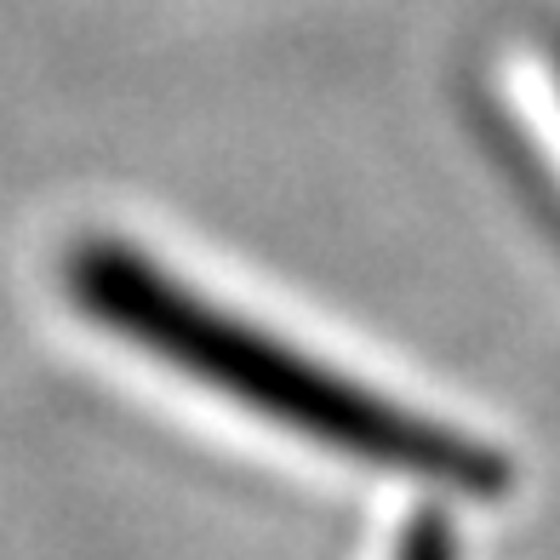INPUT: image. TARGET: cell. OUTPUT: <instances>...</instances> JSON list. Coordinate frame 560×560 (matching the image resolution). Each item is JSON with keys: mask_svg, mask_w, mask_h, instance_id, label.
I'll list each match as a JSON object with an SVG mask.
<instances>
[{"mask_svg": "<svg viewBox=\"0 0 560 560\" xmlns=\"http://www.w3.org/2000/svg\"><path fill=\"white\" fill-rule=\"evenodd\" d=\"M63 275H69V298L97 326L161 354L184 377L218 389L235 406H252L258 418L292 429L303 441L452 492L509 487V464L492 446L457 435L446 423H429L412 406L372 395L354 377L320 366L315 354L218 310L212 298L177 287L155 258H143L126 241H81L69 252Z\"/></svg>", "mask_w": 560, "mask_h": 560, "instance_id": "6da1fadb", "label": "cell"}, {"mask_svg": "<svg viewBox=\"0 0 560 560\" xmlns=\"http://www.w3.org/2000/svg\"><path fill=\"white\" fill-rule=\"evenodd\" d=\"M400 560H457L452 555V532L441 521H418L400 544Z\"/></svg>", "mask_w": 560, "mask_h": 560, "instance_id": "7a4b0ae2", "label": "cell"}]
</instances>
